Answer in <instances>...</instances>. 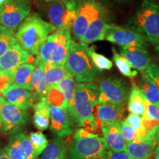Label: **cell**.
Instances as JSON below:
<instances>
[{
    "label": "cell",
    "mask_w": 159,
    "mask_h": 159,
    "mask_svg": "<svg viewBox=\"0 0 159 159\" xmlns=\"http://www.w3.org/2000/svg\"><path fill=\"white\" fill-rule=\"evenodd\" d=\"M129 27L144 35L152 45L159 43V3L144 0L136 13L130 18Z\"/></svg>",
    "instance_id": "5"
},
{
    "label": "cell",
    "mask_w": 159,
    "mask_h": 159,
    "mask_svg": "<svg viewBox=\"0 0 159 159\" xmlns=\"http://www.w3.org/2000/svg\"><path fill=\"white\" fill-rule=\"evenodd\" d=\"M157 129L148 131L145 136L136 137L132 142L126 144L125 152L133 159L150 158L157 145Z\"/></svg>",
    "instance_id": "14"
},
{
    "label": "cell",
    "mask_w": 159,
    "mask_h": 159,
    "mask_svg": "<svg viewBox=\"0 0 159 159\" xmlns=\"http://www.w3.org/2000/svg\"><path fill=\"white\" fill-rule=\"evenodd\" d=\"M98 103L110 102L126 105L130 89L128 83L118 77H108L99 80Z\"/></svg>",
    "instance_id": "8"
},
{
    "label": "cell",
    "mask_w": 159,
    "mask_h": 159,
    "mask_svg": "<svg viewBox=\"0 0 159 159\" xmlns=\"http://www.w3.org/2000/svg\"><path fill=\"white\" fill-rule=\"evenodd\" d=\"M76 85L77 83L76 81L75 80V79L71 76H70V75H67L66 77H65L64 78H63L62 80L55 86L61 93H62L63 96L65 99L67 105H68V111L72 114V101L73 98H74Z\"/></svg>",
    "instance_id": "30"
},
{
    "label": "cell",
    "mask_w": 159,
    "mask_h": 159,
    "mask_svg": "<svg viewBox=\"0 0 159 159\" xmlns=\"http://www.w3.org/2000/svg\"><path fill=\"white\" fill-rule=\"evenodd\" d=\"M11 84V77L0 71V94L4 89Z\"/></svg>",
    "instance_id": "40"
},
{
    "label": "cell",
    "mask_w": 159,
    "mask_h": 159,
    "mask_svg": "<svg viewBox=\"0 0 159 159\" xmlns=\"http://www.w3.org/2000/svg\"><path fill=\"white\" fill-rule=\"evenodd\" d=\"M142 122L147 132L158 128L159 126V106L145 99V111L142 116Z\"/></svg>",
    "instance_id": "29"
},
{
    "label": "cell",
    "mask_w": 159,
    "mask_h": 159,
    "mask_svg": "<svg viewBox=\"0 0 159 159\" xmlns=\"http://www.w3.org/2000/svg\"><path fill=\"white\" fill-rule=\"evenodd\" d=\"M50 131L56 137L64 139L71 136L77 128L74 116L64 108L50 105Z\"/></svg>",
    "instance_id": "13"
},
{
    "label": "cell",
    "mask_w": 159,
    "mask_h": 159,
    "mask_svg": "<svg viewBox=\"0 0 159 159\" xmlns=\"http://www.w3.org/2000/svg\"><path fill=\"white\" fill-rule=\"evenodd\" d=\"M28 119L25 111L5 101L0 113V129L5 133L11 132L25 125Z\"/></svg>",
    "instance_id": "15"
},
{
    "label": "cell",
    "mask_w": 159,
    "mask_h": 159,
    "mask_svg": "<svg viewBox=\"0 0 159 159\" xmlns=\"http://www.w3.org/2000/svg\"><path fill=\"white\" fill-rule=\"evenodd\" d=\"M1 146H2V142H1V140H0V151H1Z\"/></svg>",
    "instance_id": "48"
},
{
    "label": "cell",
    "mask_w": 159,
    "mask_h": 159,
    "mask_svg": "<svg viewBox=\"0 0 159 159\" xmlns=\"http://www.w3.org/2000/svg\"><path fill=\"white\" fill-rule=\"evenodd\" d=\"M106 159H133L126 152H119L108 150L107 152Z\"/></svg>",
    "instance_id": "39"
},
{
    "label": "cell",
    "mask_w": 159,
    "mask_h": 159,
    "mask_svg": "<svg viewBox=\"0 0 159 159\" xmlns=\"http://www.w3.org/2000/svg\"><path fill=\"white\" fill-rule=\"evenodd\" d=\"M105 8L97 0H77V15L71 33L75 39L79 40L89 25L99 16Z\"/></svg>",
    "instance_id": "9"
},
{
    "label": "cell",
    "mask_w": 159,
    "mask_h": 159,
    "mask_svg": "<svg viewBox=\"0 0 159 159\" xmlns=\"http://www.w3.org/2000/svg\"><path fill=\"white\" fill-rule=\"evenodd\" d=\"M120 131L122 138L125 140V142H126V144L132 142L133 140H134L138 136L136 130L132 126H130L128 123L125 122V120H122L121 122Z\"/></svg>",
    "instance_id": "37"
},
{
    "label": "cell",
    "mask_w": 159,
    "mask_h": 159,
    "mask_svg": "<svg viewBox=\"0 0 159 159\" xmlns=\"http://www.w3.org/2000/svg\"><path fill=\"white\" fill-rule=\"evenodd\" d=\"M5 102V99L3 98V97L0 96V113H1V110L2 108V106Z\"/></svg>",
    "instance_id": "43"
},
{
    "label": "cell",
    "mask_w": 159,
    "mask_h": 159,
    "mask_svg": "<svg viewBox=\"0 0 159 159\" xmlns=\"http://www.w3.org/2000/svg\"><path fill=\"white\" fill-rule=\"evenodd\" d=\"M54 27L37 13L29 15L21 25L15 37L17 43L26 52L35 56L47 38L55 30Z\"/></svg>",
    "instance_id": "2"
},
{
    "label": "cell",
    "mask_w": 159,
    "mask_h": 159,
    "mask_svg": "<svg viewBox=\"0 0 159 159\" xmlns=\"http://www.w3.org/2000/svg\"><path fill=\"white\" fill-rule=\"evenodd\" d=\"M115 1H116V2H122V1H124V0H115Z\"/></svg>",
    "instance_id": "49"
},
{
    "label": "cell",
    "mask_w": 159,
    "mask_h": 159,
    "mask_svg": "<svg viewBox=\"0 0 159 159\" xmlns=\"http://www.w3.org/2000/svg\"><path fill=\"white\" fill-rule=\"evenodd\" d=\"M156 143L157 144H159V126L158 127V129H157L156 131Z\"/></svg>",
    "instance_id": "44"
},
{
    "label": "cell",
    "mask_w": 159,
    "mask_h": 159,
    "mask_svg": "<svg viewBox=\"0 0 159 159\" xmlns=\"http://www.w3.org/2000/svg\"><path fill=\"white\" fill-rule=\"evenodd\" d=\"M128 110L131 114L143 116L145 111V99L138 86L133 85L128 100Z\"/></svg>",
    "instance_id": "28"
},
{
    "label": "cell",
    "mask_w": 159,
    "mask_h": 159,
    "mask_svg": "<svg viewBox=\"0 0 159 159\" xmlns=\"http://www.w3.org/2000/svg\"><path fill=\"white\" fill-rule=\"evenodd\" d=\"M87 48V44L72 40L64 64L68 74L78 83H92L99 75V71L91 62Z\"/></svg>",
    "instance_id": "4"
},
{
    "label": "cell",
    "mask_w": 159,
    "mask_h": 159,
    "mask_svg": "<svg viewBox=\"0 0 159 159\" xmlns=\"http://www.w3.org/2000/svg\"><path fill=\"white\" fill-rule=\"evenodd\" d=\"M17 43L14 31L0 25V57Z\"/></svg>",
    "instance_id": "31"
},
{
    "label": "cell",
    "mask_w": 159,
    "mask_h": 159,
    "mask_svg": "<svg viewBox=\"0 0 159 159\" xmlns=\"http://www.w3.org/2000/svg\"><path fill=\"white\" fill-rule=\"evenodd\" d=\"M30 13L26 0H7L0 6V25L15 31Z\"/></svg>",
    "instance_id": "10"
},
{
    "label": "cell",
    "mask_w": 159,
    "mask_h": 159,
    "mask_svg": "<svg viewBox=\"0 0 159 159\" xmlns=\"http://www.w3.org/2000/svg\"><path fill=\"white\" fill-rule=\"evenodd\" d=\"M35 66L31 63H25L13 71L11 76V84H14L31 91V78Z\"/></svg>",
    "instance_id": "24"
},
{
    "label": "cell",
    "mask_w": 159,
    "mask_h": 159,
    "mask_svg": "<svg viewBox=\"0 0 159 159\" xmlns=\"http://www.w3.org/2000/svg\"><path fill=\"white\" fill-rule=\"evenodd\" d=\"M120 55L125 58L133 69L142 72L152 64V57L147 47L140 46L122 47Z\"/></svg>",
    "instance_id": "17"
},
{
    "label": "cell",
    "mask_w": 159,
    "mask_h": 159,
    "mask_svg": "<svg viewBox=\"0 0 159 159\" xmlns=\"http://www.w3.org/2000/svg\"><path fill=\"white\" fill-rule=\"evenodd\" d=\"M29 139L38 156L42 153L49 143L47 137L41 131L32 132L30 134Z\"/></svg>",
    "instance_id": "34"
},
{
    "label": "cell",
    "mask_w": 159,
    "mask_h": 159,
    "mask_svg": "<svg viewBox=\"0 0 159 159\" xmlns=\"http://www.w3.org/2000/svg\"><path fill=\"white\" fill-rule=\"evenodd\" d=\"M77 0H52L46 5L49 21L57 30L71 31L77 15Z\"/></svg>",
    "instance_id": "7"
},
{
    "label": "cell",
    "mask_w": 159,
    "mask_h": 159,
    "mask_svg": "<svg viewBox=\"0 0 159 159\" xmlns=\"http://www.w3.org/2000/svg\"><path fill=\"white\" fill-rule=\"evenodd\" d=\"M138 88L147 101L159 106V88L158 85L145 71H142L141 74Z\"/></svg>",
    "instance_id": "22"
},
{
    "label": "cell",
    "mask_w": 159,
    "mask_h": 159,
    "mask_svg": "<svg viewBox=\"0 0 159 159\" xmlns=\"http://www.w3.org/2000/svg\"><path fill=\"white\" fill-rule=\"evenodd\" d=\"M154 159H159V144H158L155 148L153 152H152Z\"/></svg>",
    "instance_id": "41"
},
{
    "label": "cell",
    "mask_w": 159,
    "mask_h": 159,
    "mask_svg": "<svg viewBox=\"0 0 159 159\" xmlns=\"http://www.w3.org/2000/svg\"><path fill=\"white\" fill-rule=\"evenodd\" d=\"M1 94L7 102L24 111L33 106L35 101L34 95L31 91L14 84L7 85L3 89Z\"/></svg>",
    "instance_id": "18"
},
{
    "label": "cell",
    "mask_w": 159,
    "mask_h": 159,
    "mask_svg": "<svg viewBox=\"0 0 159 159\" xmlns=\"http://www.w3.org/2000/svg\"><path fill=\"white\" fill-rule=\"evenodd\" d=\"M105 40L121 47L140 46L148 47V41L144 35L130 27H121L110 24L107 27Z\"/></svg>",
    "instance_id": "11"
},
{
    "label": "cell",
    "mask_w": 159,
    "mask_h": 159,
    "mask_svg": "<svg viewBox=\"0 0 159 159\" xmlns=\"http://www.w3.org/2000/svg\"><path fill=\"white\" fill-rule=\"evenodd\" d=\"M45 98L47 99V100L48 101L50 105L62 107V108H64L68 110V105L66 102L62 93L55 86L50 87V88L48 89Z\"/></svg>",
    "instance_id": "35"
},
{
    "label": "cell",
    "mask_w": 159,
    "mask_h": 159,
    "mask_svg": "<svg viewBox=\"0 0 159 159\" xmlns=\"http://www.w3.org/2000/svg\"><path fill=\"white\" fill-rule=\"evenodd\" d=\"M125 121L136 130L138 136H144L146 135L147 130L143 125L142 116L130 113V114L125 119Z\"/></svg>",
    "instance_id": "36"
},
{
    "label": "cell",
    "mask_w": 159,
    "mask_h": 159,
    "mask_svg": "<svg viewBox=\"0 0 159 159\" xmlns=\"http://www.w3.org/2000/svg\"><path fill=\"white\" fill-rule=\"evenodd\" d=\"M38 66H43L45 74V80L48 88L56 86L65 77L69 75L66 70L64 66L52 65L48 63L39 64Z\"/></svg>",
    "instance_id": "27"
},
{
    "label": "cell",
    "mask_w": 159,
    "mask_h": 159,
    "mask_svg": "<svg viewBox=\"0 0 159 159\" xmlns=\"http://www.w3.org/2000/svg\"><path fill=\"white\" fill-rule=\"evenodd\" d=\"M32 61L33 56L17 43L0 57V71L11 76L18 67Z\"/></svg>",
    "instance_id": "16"
},
{
    "label": "cell",
    "mask_w": 159,
    "mask_h": 159,
    "mask_svg": "<svg viewBox=\"0 0 159 159\" xmlns=\"http://www.w3.org/2000/svg\"><path fill=\"white\" fill-rule=\"evenodd\" d=\"M72 39L71 31L57 30L50 34L39 49L35 65L48 64L64 66Z\"/></svg>",
    "instance_id": "6"
},
{
    "label": "cell",
    "mask_w": 159,
    "mask_h": 159,
    "mask_svg": "<svg viewBox=\"0 0 159 159\" xmlns=\"http://www.w3.org/2000/svg\"><path fill=\"white\" fill-rule=\"evenodd\" d=\"M31 92L34 95L35 100L39 101L45 97L48 91V86L45 80L44 70L42 66H36L32 75L31 78Z\"/></svg>",
    "instance_id": "26"
},
{
    "label": "cell",
    "mask_w": 159,
    "mask_h": 159,
    "mask_svg": "<svg viewBox=\"0 0 159 159\" xmlns=\"http://www.w3.org/2000/svg\"><path fill=\"white\" fill-rule=\"evenodd\" d=\"M145 72L152 78L156 84L158 85L159 88V64L158 63H152L150 66L148 67Z\"/></svg>",
    "instance_id": "38"
},
{
    "label": "cell",
    "mask_w": 159,
    "mask_h": 159,
    "mask_svg": "<svg viewBox=\"0 0 159 159\" xmlns=\"http://www.w3.org/2000/svg\"><path fill=\"white\" fill-rule=\"evenodd\" d=\"M98 104V86L94 83H77L72 101L73 116L77 128L83 129L91 134L101 132L100 123L94 114Z\"/></svg>",
    "instance_id": "1"
},
{
    "label": "cell",
    "mask_w": 159,
    "mask_h": 159,
    "mask_svg": "<svg viewBox=\"0 0 159 159\" xmlns=\"http://www.w3.org/2000/svg\"><path fill=\"white\" fill-rule=\"evenodd\" d=\"M125 113V105H115L110 102L98 103L94 111L95 116L102 128L116 121H122Z\"/></svg>",
    "instance_id": "20"
},
{
    "label": "cell",
    "mask_w": 159,
    "mask_h": 159,
    "mask_svg": "<svg viewBox=\"0 0 159 159\" xmlns=\"http://www.w3.org/2000/svg\"><path fill=\"white\" fill-rule=\"evenodd\" d=\"M108 150L102 137L77 129L68 147L67 159H106Z\"/></svg>",
    "instance_id": "3"
},
{
    "label": "cell",
    "mask_w": 159,
    "mask_h": 159,
    "mask_svg": "<svg viewBox=\"0 0 159 159\" xmlns=\"http://www.w3.org/2000/svg\"><path fill=\"white\" fill-rule=\"evenodd\" d=\"M156 51L157 55H158V56L159 57V43H158V45H156Z\"/></svg>",
    "instance_id": "45"
},
{
    "label": "cell",
    "mask_w": 159,
    "mask_h": 159,
    "mask_svg": "<svg viewBox=\"0 0 159 159\" xmlns=\"http://www.w3.org/2000/svg\"><path fill=\"white\" fill-rule=\"evenodd\" d=\"M109 25L110 23L108 21L107 11L105 9L99 16L89 25L84 34L79 39L80 42L88 45L96 41L105 40V31Z\"/></svg>",
    "instance_id": "19"
},
{
    "label": "cell",
    "mask_w": 159,
    "mask_h": 159,
    "mask_svg": "<svg viewBox=\"0 0 159 159\" xmlns=\"http://www.w3.org/2000/svg\"><path fill=\"white\" fill-rule=\"evenodd\" d=\"M68 147L63 139L55 137L46 147L41 159H67Z\"/></svg>",
    "instance_id": "25"
},
{
    "label": "cell",
    "mask_w": 159,
    "mask_h": 159,
    "mask_svg": "<svg viewBox=\"0 0 159 159\" xmlns=\"http://www.w3.org/2000/svg\"><path fill=\"white\" fill-rule=\"evenodd\" d=\"M87 52H88V54L90 57L93 65L99 71L110 70L113 67L112 61L103 55L99 54L98 52H97L94 46H92V47H89L88 46Z\"/></svg>",
    "instance_id": "32"
},
{
    "label": "cell",
    "mask_w": 159,
    "mask_h": 159,
    "mask_svg": "<svg viewBox=\"0 0 159 159\" xmlns=\"http://www.w3.org/2000/svg\"><path fill=\"white\" fill-rule=\"evenodd\" d=\"M0 159H10V158L7 156V155L5 153V151L1 150L0 151Z\"/></svg>",
    "instance_id": "42"
},
{
    "label": "cell",
    "mask_w": 159,
    "mask_h": 159,
    "mask_svg": "<svg viewBox=\"0 0 159 159\" xmlns=\"http://www.w3.org/2000/svg\"><path fill=\"white\" fill-rule=\"evenodd\" d=\"M121 122L122 121H116L105 125L101 129V133L109 150L125 152L126 142L121 134Z\"/></svg>",
    "instance_id": "21"
},
{
    "label": "cell",
    "mask_w": 159,
    "mask_h": 159,
    "mask_svg": "<svg viewBox=\"0 0 159 159\" xmlns=\"http://www.w3.org/2000/svg\"><path fill=\"white\" fill-rule=\"evenodd\" d=\"M6 1H7V0H0V6H2V5L3 4L5 3Z\"/></svg>",
    "instance_id": "46"
},
{
    "label": "cell",
    "mask_w": 159,
    "mask_h": 159,
    "mask_svg": "<svg viewBox=\"0 0 159 159\" xmlns=\"http://www.w3.org/2000/svg\"><path fill=\"white\" fill-rule=\"evenodd\" d=\"M49 104L45 97H43L34 105V115L33 122L38 130H46L50 124V111Z\"/></svg>",
    "instance_id": "23"
},
{
    "label": "cell",
    "mask_w": 159,
    "mask_h": 159,
    "mask_svg": "<svg viewBox=\"0 0 159 159\" xmlns=\"http://www.w3.org/2000/svg\"><path fill=\"white\" fill-rule=\"evenodd\" d=\"M112 51L113 60H114V62L117 69H119V72L124 76L128 77L130 79H134V77H136L137 74H138L137 71L133 70V68L129 64V63L122 55L119 54L116 49L113 48Z\"/></svg>",
    "instance_id": "33"
},
{
    "label": "cell",
    "mask_w": 159,
    "mask_h": 159,
    "mask_svg": "<svg viewBox=\"0 0 159 159\" xmlns=\"http://www.w3.org/2000/svg\"><path fill=\"white\" fill-rule=\"evenodd\" d=\"M5 152L10 159H38L39 156L33 148L29 137L20 128L11 131Z\"/></svg>",
    "instance_id": "12"
},
{
    "label": "cell",
    "mask_w": 159,
    "mask_h": 159,
    "mask_svg": "<svg viewBox=\"0 0 159 159\" xmlns=\"http://www.w3.org/2000/svg\"><path fill=\"white\" fill-rule=\"evenodd\" d=\"M43 1L47 2H50V1H52V0H43Z\"/></svg>",
    "instance_id": "47"
}]
</instances>
